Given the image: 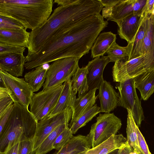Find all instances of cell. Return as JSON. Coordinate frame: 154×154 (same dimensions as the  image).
<instances>
[{"label": "cell", "mask_w": 154, "mask_h": 154, "mask_svg": "<svg viewBox=\"0 0 154 154\" xmlns=\"http://www.w3.org/2000/svg\"><path fill=\"white\" fill-rule=\"evenodd\" d=\"M151 14L144 19L146 32L144 37L143 55V63L146 71L154 70V25Z\"/></svg>", "instance_id": "12"}, {"label": "cell", "mask_w": 154, "mask_h": 154, "mask_svg": "<svg viewBox=\"0 0 154 154\" xmlns=\"http://www.w3.org/2000/svg\"><path fill=\"white\" fill-rule=\"evenodd\" d=\"M134 79L135 87L139 91L141 98L146 100L154 93V70L144 72Z\"/></svg>", "instance_id": "21"}, {"label": "cell", "mask_w": 154, "mask_h": 154, "mask_svg": "<svg viewBox=\"0 0 154 154\" xmlns=\"http://www.w3.org/2000/svg\"><path fill=\"white\" fill-rule=\"evenodd\" d=\"M23 53L0 55V69L16 77L22 76L26 63Z\"/></svg>", "instance_id": "14"}, {"label": "cell", "mask_w": 154, "mask_h": 154, "mask_svg": "<svg viewBox=\"0 0 154 154\" xmlns=\"http://www.w3.org/2000/svg\"><path fill=\"white\" fill-rule=\"evenodd\" d=\"M154 4V0H146V3L141 11L142 18L144 19L148 14H150Z\"/></svg>", "instance_id": "39"}, {"label": "cell", "mask_w": 154, "mask_h": 154, "mask_svg": "<svg viewBox=\"0 0 154 154\" xmlns=\"http://www.w3.org/2000/svg\"><path fill=\"white\" fill-rule=\"evenodd\" d=\"M129 154H138L137 152H135L134 150H133Z\"/></svg>", "instance_id": "46"}, {"label": "cell", "mask_w": 154, "mask_h": 154, "mask_svg": "<svg viewBox=\"0 0 154 154\" xmlns=\"http://www.w3.org/2000/svg\"><path fill=\"white\" fill-rule=\"evenodd\" d=\"M24 28L23 25L15 20L0 15V29H18Z\"/></svg>", "instance_id": "34"}, {"label": "cell", "mask_w": 154, "mask_h": 154, "mask_svg": "<svg viewBox=\"0 0 154 154\" xmlns=\"http://www.w3.org/2000/svg\"><path fill=\"white\" fill-rule=\"evenodd\" d=\"M33 144V138L23 134L19 143L18 154H29L32 151Z\"/></svg>", "instance_id": "35"}, {"label": "cell", "mask_w": 154, "mask_h": 154, "mask_svg": "<svg viewBox=\"0 0 154 154\" xmlns=\"http://www.w3.org/2000/svg\"><path fill=\"white\" fill-rule=\"evenodd\" d=\"M45 64L33 68L26 73L24 75L25 80L30 86L33 92L39 90L45 83L49 67Z\"/></svg>", "instance_id": "24"}, {"label": "cell", "mask_w": 154, "mask_h": 154, "mask_svg": "<svg viewBox=\"0 0 154 154\" xmlns=\"http://www.w3.org/2000/svg\"><path fill=\"white\" fill-rule=\"evenodd\" d=\"M97 89L87 91L81 96L75 98L71 108L72 116L69 124L95 105L98 95L96 96Z\"/></svg>", "instance_id": "18"}, {"label": "cell", "mask_w": 154, "mask_h": 154, "mask_svg": "<svg viewBox=\"0 0 154 154\" xmlns=\"http://www.w3.org/2000/svg\"><path fill=\"white\" fill-rule=\"evenodd\" d=\"M14 101L10 91L5 88L0 87V116L13 104Z\"/></svg>", "instance_id": "32"}, {"label": "cell", "mask_w": 154, "mask_h": 154, "mask_svg": "<svg viewBox=\"0 0 154 154\" xmlns=\"http://www.w3.org/2000/svg\"><path fill=\"white\" fill-rule=\"evenodd\" d=\"M139 145L142 154H151L148 148L145 139L140 132L138 127L136 126Z\"/></svg>", "instance_id": "37"}, {"label": "cell", "mask_w": 154, "mask_h": 154, "mask_svg": "<svg viewBox=\"0 0 154 154\" xmlns=\"http://www.w3.org/2000/svg\"><path fill=\"white\" fill-rule=\"evenodd\" d=\"M87 66L81 68L79 67L71 79L72 91L76 95L78 93V97L88 91V87L87 77Z\"/></svg>", "instance_id": "26"}, {"label": "cell", "mask_w": 154, "mask_h": 154, "mask_svg": "<svg viewBox=\"0 0 154 154\" xmlns=\"http://www.w3.org/2000/svg\"><path fill=\"white\" fill-rule=\"evenodd\" d=\"M85 153H86V152H85V153H83V154H85Z\"/></svg>", "instance_id": "51"}, {"label": "cell", "mask_w": 154, "mask_h": 154, "mask_svg": "<svg viewBox=\"0 0 154 154\" xmlns=\"http://www.w3.org/2000/svg\"><path fill=\"white\" fill-rule=\"evenodd\" d=\"M133 150L127 142L119 149V154H129Z\"/></svg>", "instance_id": "41"}, {"label": "cell", "mask_w": 154, "mask_h": 154, "mask_svg": "<svg viewBox=\"0 0 154 154\" xmlns=\"http://www.w3.org/2000/svg\"><path fill=\"white\" fill-rule=\"evenodd\" d=\"M134 1L121 0L118 4L112 8L111 14L107 19V21H114L117 23L125 17L133 13Z\"/></svg>", "instance_id": "27"}, {"label": "cell", "mask_w": 154, "mask_h": 154, "mask_svg": "<svg viewBox=\"0 0 154 154\" xmlns=\"http://www.w3.org/2000/svg\"><path fill=\"white\" fill-rule=\"evenodd\" d=\"M128 49L127 45L122 47L114 42L107 50L106 54H107L110 62H116L125 59L128 56Z\"/></svg>", "instance_id": "31"}, {"label": "cell", "mask_w": 154, "mask_h": 154, "mask_svg": "<svg viewBox=\"0 0 154 154\" xmlns=\"http://www.w3.org/2000/svg\"><path fill=\"white\" fill-rule=\"evenodd\" d=\"M127 142L122 134L113 135L97 146L88 150L85 154H106L119 149Z\"/></svg>", "instance_id": "22"}, {"label": "cell", "mask_w": 154, "mask_h": 154, "mask_svg": "<svg viewBox=\"0 0 154 154\" xmlns=\"http://www.w3.org/2000/svg\"><path fill=\"white\" fill-rule=\"evenodd\" d=\"M152 15L154 16V8H152L150 13Z\"/></svg>", "instance_id": "45"}, {"label": "cell", "mask_w": 154, "mask_h": 154, "mask_svg": "<svg viewBox=\"0 0 154 154\" xmlns=\"http://www.w3.org/2000/svg\"><path fill=\"white\" fill-rule=\"evenodd\" d=\"M153 23L154 25V16L153 17Z\"/></svg>", "instance_id": "49"}, {"label": "cell", "mask_w": 154, "mask_h": 154, "mask_svg": "<svg viewBox=\"0 0 154 154\" xmlns=\"http://www.w3.org/2000/svg\"><path fill=\"white\" fill-rule=\"evenodd\" d=\"M100 107L96 104L77 118L69 127L73 134H75L81 128L85 126L99 112Z\"/></svg>", "instance_id": "30"}, {"label": "cell", "mask_w": 154, "mask_h": 154, "mask_svg": "<svg viewBox=\"0 0 154 154\" xmlns=\"http://www.w3.org/2000/svg\"><path fill=\"white\" fill-rule=\"evenodd\" d=\"M103 7H105L113 8L118 4L121 0H99Z\"/></svg>", "instance_id": "40"}, {"label": "cell", "mask_w": 154, "mask_h": 154, "mask_svg": "<svg viewBox=\"0 0 154 154\" xmlns=\"http://www.w3.org/2000/svg\"><path fill=\"white\" fill-rule=\"evenodd\" d=\"M26 48L0 44V55L17 53H23Z\"/></svg>", "instance_id": "36"}, {"label": "cell", "mask_w": 154, "mask_h": 154, "mask_svg": "<svg viewBox=\"0 0 154 154\" xmlns=\"http://www.w3.org/2000/svg\"><path fill=\"white\" fill-rule=\"evenodd\" d=\"M98 89L100 112L109 113L119 106L118 93L110 82L104 80Z\"/></svg>", "instance_id": "15"}, {"label": "cell", "mask_w": 154, "mask_h": 154, "mask_svg": "<svg viewBox=\"0 0 154 154\" xmlns=\"http://www.w3.org/2000/svg\"><path fill=\"white\" fill-rule=\"evenodd\" d=\"M31 113L28 107L16 102L0 133V151L3 152L19 143L24 134L23 126Z\"/></svg>", "instance_id": "4"}, {"label": "cell", "mask_w": 154, "mask_h": 154, "mask_svg": "<svg viewBox=\"0 0 154 154\" xmlns=\"http://www.w3.org/2000/svg\"><path fill=\"white\" fill-rule=\"evenodd\" d=\"M103 7L99 0H76L68 5L59 6L42 25L30 32L27 55L38 52L48 39L66 26L100 14Z\"/></svg>", "instance_id": "2"}, {"label": "cell", "mask_w": 154, "mask_h": 154, "mask_svg": "<svg viewBox=\"0 0 154 154\" xmlns=\"http://www.w3.org/2000/svg\"><path fill=\"white\" fill-rule=\"evenodd\" d=\"M29 154H35V150L32 151Z\"/></svg>", "instance_id": "47"}, {"label": "cell", "mask_w": 154, "mask_h": 154, "mask_svg": "<svg viewBox=\"0 0 154 154\" xmlns=\"http://www.w3.org/2000/svg\"><path fill=\"white\" fill-rule=\"evenodd\" d=\"M14 106V104L11 105L7 110L0 116V133L3 130L11 113Z\"/></svg>", "instance_id": "38"}, {"label": "cell", "mask_w": 154, "mask_h": 154, "mask_svg": "<svg viewBox=\"0 0 154 154\" xmlns=\"http://www.w3.org/2000/svg\"><path fill=\"white\" fill-rule=\"evenodd\" d=\"M0 154H6V152L5 151L0 152Z\"/></svg>", "instance_id": "48"}, {"label": "cell", "mask_w": 154, "mask_h": 154, "mask_svg": "<svg viewBox=\"0 0 154 154\" xmlns=\"http://www.w3.org/2000/svg\"><path fill=\"white\" fill-rule=\"evenodd\" d=\"M63 84L34 93L30 103V112L38 122L48 116L57 104Z\"/></svg>", "instance_id": "7"}, {"label": "cell", "mask_w": 154, "mask_h": 154, "mask_svg": "<svg viewBox=\"0 0 154 154\" xmlns=\"http://www.w3.org/2000/svg\"><path fill=\"white\" fill-rule=\"evenodd\" d=\"M119 149H115L106 154H119Z\"/></svg>", "instance_id": "44"}, {"label": "cell", "mask_w": 154, "mask_h": 154, "mask_svg": "<svg viewBox=\"0 0 154 154\" xmlns=\"http://www.w3.org/2000/svg\"><path fill=\"white\" fill-rule=\"evenodd\" d=\"M73 134L69 127H66L57 138L53 144V149L59 150L72 137Z\"/></svg>", "instance_id": "33"}, {"label": "cell", "mask_w": 154, "mask_h": 154, "mask_svg": "<svg viewBox=\"0 0 154 154\" xmlns=\"http://www.w3.org/2000/svg\"><path fill=\"white\" fill-rule=\"evenodd\" d=\"M153 8H154V4H153Z\"/></svg>", "instance_id": "50"}, {"label": "cell", "mask_w": 154, "mask_h": 154, "mask_svg": "<svg viewBox=\"0 0 154 154\" xmlns=\"http://www.w3.org/2000/svg\"><path fill=\"white\" fill-rule=\"evenodd\" d=\"M142 19L141 14H132L117 23L118 34L128 43L132 42L138 31Z\"/></svg>", "instance_id": "16"}, {"label": "cell", "mask_w": 154, "mask_h": 154, "mask_svg": "<svg viewBox=\"0 0 154 154\" xmlns=\"http://www.w3.org/2000/svg\"><path fill=\"white\" fill-rule=\"evenodd\" d=\"M69 124L64 123L57 126L45 138L38 147L35 150V154H46L54 149V143L58 136L67 127Z\"/></svg>", "instance_id": "29"}, {"label": "cell", "mask_w": 154, "mask_h": 154, "mask_svg": "<svg viewBox=\"0 0 154 154\" xmlns=\"http://www.w3.org/2000/svg\"><path fill=\"white\" fill-rule=\"evenodd\" d=\"M19 143H18L8 149H6L4 151L6 154H18Z\"/></svg>", "instance_id": "42"}, {"label": "cell", "mask_w": 154, "mask_h": 154, "mask_svg": "<svg viewBox=\"0 0 154 154\" xmlns=\"http://www.w3.org/2000/svg\"><path fill=\"white\" fill-rule=\"evenodd\" d=\"M128 112L126 133L128 144L138 154H142L138 144L136 131V125L131 111L127 109Z\"/></svg>", "instance_id": "28"}, {"label": "cell", "mask_w": 154, "mask_h": 154, "mask_svg": "<svg viewBox=\"0 0 154 154\" xmlns=\"http://www.w3.org/2000/svg\"><path fill=\"white\" fill-rule=\"evenodd\" d=\"M0 77L4 87L10 91L14 102L28 107L34 93L24 79L14 76L1 69Z\"/></svg>", "instance_id": "10"}, {"label": "cell", "mask_w": 154, "mask_h": 154, "mask_svg": "<svg viewBox=\"0 0 154 154\" xmlns=\"http://www.w3.org/2000/svg\"><path fill=\"white\" fill-rule=\"evenodd\" d=\"M76 1V0H55L54 2L57 4L59 6H64L70 4Z\"/></svg>", "instance_id": "43"}, {"label": "cell", "mask_w": 154, "mask_h": 154, "mask_svg": "<svg viewBox=\"0 0 154 154\" xmlns=\"http://www.w3.org/2000/svg\"><path fill=\"white\" fill-rule=\"evenodd\" d=\"M54 3L53 0H0V15L15 20L32 30L47 20Z\"/></svg>", "instance_id": "3"}, {"label": "cell", "mask_w": 154, "mask_h": 154, "mask_svg": "<svg viewBox=\"0 0 154 154\" xmlns=\"http://www.w3.org/2000/svg\"><path fill=\"white\" fill-rule=\"evenodd\" d=\"M116 35L111 32H103L98 36L91 48V57L93 58L103 56L116 41Z\"/></svg>", "instance_id": "23"}, {"label": "cell", "mask_w": 154, "mask_h": 154, "mask_svg": "<svg viewBox=\"0 0 154 154\" xmlns=\"http://www.w3.org/2000/svg\"><path fill=\"white\" fill-rule=\"evenodd\" d=\"M26 29H0V44L28 48L30 32Z\"/></svg>", "instance_id": "17"}, {"label": "cell", "mask_w": 154, "mask_h": 154, "mask_svg": "<svg viewBox=\"0 0 154 154\" xmlns=\"http://www.w3.org/2000/svg\"><path fill=\"white\" fill-rule=\"evenodd\" d=\"M91 148L87 136H73L62 148L53 154H82Z\"/></svg>", "instance_id": "19"}, {"label": "cell", "mask_w": 154, "mask_h": 154, "mask_svg": "<svg viewBox=\"0 0 154 154\" xmlns=\"http://www.w3.org/2000/svg\"><path fill=\"white\" fill-rule=\"evenodd\" d=\"M144 59L143 55L129 60H123L115 62L112 68L113 81L123 82L147 71L143 63Z\"/></svg>", "instance_id": "11"}, {"label": "cell", "mask_w": 154, "mask_h": 154, "mask_svg": "<svg viewBox=\"0 0 154 154\" xmlns=\"http://www.w3.org/2000/svg\"><path fill=\"white\" fill-rule=\"evenodd\" d=\"M108 23L100 14L90 16L57 32L34 54L40 65L60 59L73 57L79 59L89 53L100 32Z\"/></svg>", "instance_id": "1"}, {"label": "cell", "mask_w": 154, "mask_h": 154, "mask_svg": "<svg viewBox=\"0 0 154 154\" xmlns=\"http://www.w3.org/2000/svg\"><path fill=\"white\" fill-rule=\"evenodd\" d=\"M72 114L69 108L64 111L51 117H48L37 122L33 138L32 151L35 150L47 136L60 125L69 123Z\"/></svg>", "instance_id": "9"}, {"label": "cell", "mask_w": 154, "mask_h": 154, "mask_svg": "<svg viewBox=\"0 0 154 154\" xmlns=\"http://www.w3.org/2000/svg\"><path fill=\"white\" fill-rule=\"evenodd\" d=\"M79 58L69 57L56 60L49 66L42 90L48 89L71 79L77 71Z\"/></svg>", "instance_id": "5"}, {"label": "cell", "mask_w": 154, "mask_h": 154, "mask_svg": "<svg viewBox=\"0 0 154 154\" xmlns=\"http://www.w3.org/2000/svg\"><path fill=\"white\" fill-rule=\"evenodd\" d=\"M122 125L121 119L113 113H100L96 122L91 126L87 135L91 148H94L110 137L116 134Z\"/></svg>", "instance_id": "6"}, {"label": "cell", "mask_w": 154, "mask_h": 154, "mask_svg": "<svg viewBox=\"0 0 154 154\" xmlns=\"http://www.w3.org/2000/svg\"><path fill=\"white\" fill-rule=\"evenodd\" d=\"M71 80L63 83V87L57 104L48 117L60 113L69 108H71L76 97L72 90Z\"/></svg>", "instance_id": "20"}, {"label": "cell", "mask_w": 154, "mask_h": 154, "mask_svg": "<svg viewBox=\"0 0 154 154\" xmlns=\"http://www.w3.org/2000/svg\"><path fill=\"white\" fill-rule=\"evenodd\" d=\"M110 62L108 56L98 57L89 61L87 77L88 87V91L99 89L104 79L103 73L106 65Z\"/></svg>", "instance_id": "13"}, {"label": "cell", "mask_w": 154, "mask_h": 154, "mask_svg": "<svg viewBox=\"0 0 154 154\" xmlns=\"http://www.w3.org/2000/svg\"><path fill=\"white\" fill-rule=\"evenodd\" d=\"M146 32V27L144 19H142L141 23L138 32L133 40L128 43L129 60L143 55L144 37Z\"/></svg>", "instance_id": "25"}, {"label": "cell", "mask_w": 154, "mask_h": 154, "mask_svg": "<svg viewBox=\"0 0 154 154\" xmlns=\"http://www.w3.org/2000/svg\"><path fill=\"white\" fill-rule=\"evenodd\" d=\"M116 88L119 91V106L129 109L136 125L140 127L144 116L140 100L136 93L134 78L119 83Z\"/></svg>", "instance_id": "8"}]
</instances>
